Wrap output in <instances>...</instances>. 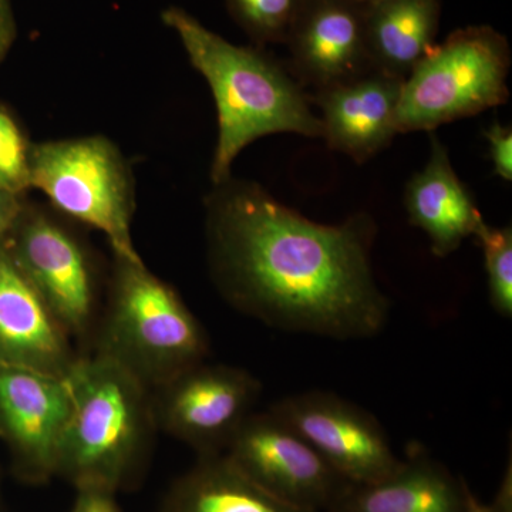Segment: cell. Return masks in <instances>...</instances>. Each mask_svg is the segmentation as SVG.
<instances>
[{
	"label": "cell",
	"instance_id": "obj_1",
	"mask_svg": "<svg viewBox=\"0 0 512 512\" xmlns=\"http://www.w3.org/2000/svg\"><path fill=\"white\" fill-rule=\"evenodd\" d=\"M205 207L212 281L239 312L274 329L336 340L382 332L390 301L373 272L372 215L319 224L261 185L232 177L214 185Z\"/></svg>",
	"mask_w": 512,
	"mask_h": 512
},
{
	"label": "cell",
	"instance_id": "obj_2",
	"mask_svg": "<svg viewBox=\"0 0 512 512\" xmlns=\"http://www.w3.org/2000/svg\"><path fill=\"white\" fill-rule=\"evenodd\" d=\"M163 22L180 37L214 94L218 141L212 184L227 181L239 153L258 138L279 133L322 137V121L288 67L262 50L232 45L183 9L164 10Z\"/></svg>",
	"mask_w": 512,
	"mask_h": 512
},
{
	"label": "cell",
	"instance_id": "obj_3",
	"mask_svg": "<svg viewBox=\"0 0 512 512\" xmlns=\"http://www.w3.org/2000/svg\"><path fill=\"white\" fill-rule=\"evenodd\" d=\"M70 414L56 476L76 490L117 494L140 476L154 431L153 390L100 352L77 356L66 373Z\"/></svg>",
	"mask_w": 512,
	"mask_h": 512
},
{
	"label": "cell",
	"instance_id": "obj_4",
	"mask_svg": "<svg viewBox=\"0 0 512 512\" xmlns=\"http://www.w3.org/2000/svg\"><path fill=\"white\" fill-rule=\"evenodd\" d=\"M96 350L156 390L205 362L210 342L200 320L170 285L151 274L141 259L116 256Z\"/></svg>",
	"mask_w": 512,
	"mask_h": 512
},
{
	"label": "cell",
	"instance_id": "obj_5",
	"mask_svg": "<svg viewBox=\"0 0 512 512\" xmlns=\"http://www.w3.org/2000/svg\"><path fill=\"white\" fill-rule=\"evenodd\" d=\"M511 47L491 26L451 33L404 80L396 127L399 134L433 133L453 121L503 106L510 99Z\"/></svg>",
	"mask_w": 512,
	"mask_h": 512
},
{
	"label": "cell",
	"instance_id": "obj_6",
	"mask_svg": "<svg viewBox=\"0 0 512 512\" xmlns=\"http://www.w3.org/2000/svg\"><path fill=\"white\" fill-rule=\"evenodd\" d=\"M30 185L57 210L109 239L114 255L138 261L131 235L134 183L119 148L106 137L47 141L32 146Z\"/></svg>",
	"mask_w": 512,
	"mask_h": 512
},
{
	"label": "cell",
	"instance_id": "obj_7",
	"mask_svg": "<svg viewBox=\"0 0 512 512\" xmlns=\"http://www.w3.org/2000/svg\"><path fill=\"white\" fill-rule=\"evenodd\" d=\"M222 454L266 493L303 510L329 511L352 484L271 410L249 414Z\"/></svg>",
	"mask_w": 512,
	"mask_h": 512
},
{
	"label": "cell",
	"instance_id": "obj_8",
	"mask_svg": "<svg viewBox=\"0 0 512 512\" xmlns=\"http://www.w3.org/2000/svg\"><path fill=\"white\" fill-rule=\"evenodd\" d=\"M261 392V382L248 370L198 363L153 390L157 429L198 456L224 453Z\"/></svg>",
	"mask_w": 512,
	"mask_h": 512
},
{
	"label": "cell",
	"instance_id": "obj_9",
	"mask_svg": "<svg viewBox=\"0 0 512 512\" xmlns=\"http://www.w3.org/2000/svg\"><path fill=\"white\" fill-rule=\"evenodd\" d=\"M3 249L64 332L86 335L96 311V284L79 241L42 212L22 210Z\"/></svg>",
	"mask_w": 512,
	"mask_h": 512
},
{
	"label": "cell",
	"instance_id": "obj_10",
	"mask_svg": "<svg viewBox=\"0 0 512 512\" xmlns=\"http://www.w3.org/2000/svg\"><path fill=\"white\" fill-rule=\"evenodd\" d=\"M269 410L308 441L349 483H376L402 463L379 420L338 394L322 390L292 394Z\"/></svg>",
	"mask_w": 512,
	"mask_h": 512
},
{
	"label": "cell",
	"instance_id": "obj_11",
	"mask_svg": "<svg viewBox=\"0 0 512 512\" xmlns=\"http://www.w3.org/2000/svg\"><path fill=\"white\" fill-rule=\"evenodd\" d=\"M285 45L289 72L315 93L373 70L365 5L356 0H306Z\"/></svg>",
	"mask_w": 512,
	"mask_h": 512
},
{
	"label": "cell",
	"instance_id": "obj_12",
	"mask_svg": "<svg viewBox=\"0 0 512 512\" xmlns=\"http://www.w3.org/2000/svg\"><path fill=\"white\" fill-rule=\"evenodd\" d=\"M69 414L66 375L0 366V433L15 448L29 480L47 483L56 476Z\"/></svg>",
	"mask_w": 512,
	"mask_h": 512
},
{
	"label": "cell",
	"instance_id": "obj_13",
	"mask_svg": "<svg viewBox=\"0 0 512 512\" xmlns=\"http://www.w3.org/2000/svg\"><path fill=\"white\" fill-rule=\"evenodd\" d=\"M403 83L372 70L316 92L311 101L319 107L322 138L330 150L363 164L389 147L399 134L396 114Z\"/></svg>",
	"mask_w": 512,
	"mask_h": 512
},
{
	"label": "cell",
	"instance_id": "obj_14",
	"mask_svg": "<svg viewBox=\"0 0 512 512\" xmlns=\"http://www.w3.org/2000/svg\"><path fill=\"white\" fill-rule=\"evenodd\" d=\"M76 357L70 336L0 249V366L64 376Z\"/></svg>",
	"mask_w": 512,
	"mask_h": 512
},
{
	"label": "cell",
	"instance_id": "obj_15",
	"mask_svg": "<svg viewBox=\"0 0 512 512\" xmlns=\"http://www.w3.org/2000/svg\"><path fill=\"white\" fill-rule=\"evenodd\" d=\"M430 134L429 161L407 181L404 208L410 224L429 237L431 252L446 258L477 234L484 218L473 194L454 171L446 146Z\"/></svg>",
	"mask_w": 512,
	"mask_h": 512
},
{
	"label": "cell",
	"instance_id": "obj_16",
	"mask_svg": "<svg viewBox=\"0 0 512 512\" xmlns=\"http://www.w3.org/2000/svg\"><path fill=\"white\" fill-rule=\"evenodd\" d=\"M467 483L419 444L383 480L350 484L329 512H466Z\"/></svg>",
	"mask_w": 512,
	"mask_h": 512
},
{
	"label": "cell",
	"instance_id": "obj_17",
	"mask_svg": "<svg viewBox=\"0 0 512 512\" xmlns=\"http://www.w3.org/2000/svg\"><path fill=\"white\" fill-rule=\"evenodd\" d=\"M441 0H376L365 5L367 50L373 70L406 80L433 49Z\"/></svg>",
	"mask_w": 512,
	"mask_h": 512
},
{
	"label": "cell",
	"instance_id": "obj_18",
	"mask_svg": "<svg viewBox=\"0 0 512 512\" xmlns=\"http://www.w3.org/2000/svg\"><path fill=\"white\" fill-rule=\"evenodd\" d=\"M160 512H316L266 493L224 454L198 456L165 494Z\"/></svg>",
	"mask_w": 512,
	"mask_h": 512
},
{
	"label": "cell",
	"instance_id": "obj_19",
	"mask_svg": "<svg viewBox=\"0 0 512 512\" xmlns=\"http://www.w3.org/2000/svg\"><path fill=\"white\" fill-rule=\"evenodd\" d=\"M229 12L258 45L284 43L306 0H227Z\"/></svg>",
	"mask_w": 512,
	"mask_h": 512
},
{
	"label": "cell",
	"instance_id": "obj_20",
	"mask_svg": "<svg viewBox=\"0 0 512 512\" xmlns=\"http://www.w3.org/2000/svg\"><path fill=\"white\" fill-rule=\"evenodd\" d=\"M483 249L488 299L498 315L512 318V228L483 222L474 235Z\"/></svg>",
	"mask_w": 512,
	"mask_h": 512
},
{
	"label": "cell",
	"instance_id": "obj_21",
	"mask_svg": "<svg viewBox=\"0 0 512 512\" xmlns=\"http://www.w3.org/2000/svg\"><path fill=\"white\" fill-rule=\"evenodd\" d=\"M32 146L23 136L15 119L0 109V191L18 197L30 185Z\"/></svg>",
	"mask_w": 512,
	"mask_h": 512
},
{
	"label": "cell",
	"instance_id": "obj_22",
	"mask_svg": "<svg viewBox=\"0 0 512 512\" xmlns=\"http://www.w3.org/2000/svg\"><path fill=\"white\" fill-rule=\"evenodd\" d=\"M490 146V158L494 165V174L503 180L512 181V128L494 121L485 131Z\"/></svg>",
	"mask_w": 512,
	"mask_h": 512
},
{
	"label": "cell",
	"instance_id": "obj_23",
	"mask_svg": "<svg viewBox=\"0 0 512 512\" xmlns=\"http://www.w3.org/2000/svg\"><path fill=\"white\" fill-rule=\"evenodd\" d=\"M466 512H512V466L511 461L501 481L498 493L490 504L481 503L467 485Z\"/></svg>",
	"mask_w": 512,
	"mask_h": 512
},
{
	"label": "cell",
	"instance_id": "obj_24",
	"mask_svg": "<svg viewBox=\"0 0 512 512\" xmlns=\"http://www.w3.org/2000/svg\"><path fill=\"white\" fill-rule=\"evenodd\" d=\"M116 495L99 488L77 490L76 503L70 512H121Z\"/></svg>",
	"mask_w": 512,
	"mask_h": 512
},
{
	"label": "cell",
	"instance_id": "obj_25",
	"mask_svg": "<svg viewBox=\"0 0 512 512\" xmlns=\"http://www.w3.org/2000/svg\"><path fill=\"white\" fill-rule=\"evenodd\" d=\"M22 210L18 197H12V195L0 191V249L5 247L10 231Z\"/></svg>",
	"mask_w": 512,
	"mask_h": 512
},
{
	"label": "cell",
	"instance_id": "obj_26",
	"mask_svg": "<svg viewBox=\"0 0 512 512\" xmlns=\"http://www.w3.org/2000/svg\"><path fill=\"white\" fill-rule=\"evenodd\" d=\"M16 23L10 0H0V62L15 42Z\"/></svg>",
	"mask_w": 512,
	"mask_h": 512
},
{
	"label": "cell",
	"instance_id": "obj_27",
	"mask_svg": "<svg viewBox=\"0 0 512 512\" xmlns=\"http://www.w3.org/2000/svg\"><path fill=\"white\" fill-rule=\"evenodd\" d=\"M356 2L363 3V5H367V3L376 2V0H356Z\"/></svg>",
	"mask_w": 512,
	"mask_h": 512
}]
</instances>
